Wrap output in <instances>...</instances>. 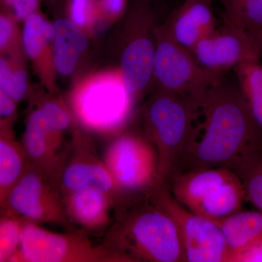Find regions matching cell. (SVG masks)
<instances>
[{"mask_svg":"<svg viewBox=\"0 0 262 262\" xmlns=\"http://www.w3.org/2000/svg\"><path fill=\"white\" fill-rule=\"evenodd\" d=\"M201 117L179 173L221 168L242 179L262 156V130L238 86L222 80L213 84L202 103Z\"/></svg>","mask_w":262,"mask_h":262,"instance_id":"1","label":"cell"},{"mask_svg":"<svg viewBox=\"0 0 262 262\" xmlns=\"http://www.w3.org/2000/svg\"><path fill=\"white\" fill-rule=\"evenodd\" d=\"M201 108L160 88L154 87L144 108L148 139L158 158V180L168 186L180 171L198 130Z\"/></svg>","mask_w":262,"mask_h":262,"instance_id":"2","label":"cell"},{"mask_svg":"<svg viewBox=\"0 0 262 262\" xmlns=\"http://www.w3.org/2000/svg\"><path fill=\"white\" fill-rule=\"evenodd\" d=\"M147 195L114 226L106 246L130 262H186L177 226Z\"/></svg>","mask_w":262,"mask_h":262,"instance_id":"3","label":"cell"},{"mask_svg":"<svg viewBox=\"0 0 262 262\" xmlns=\"http://www.w3.org/2000/svg\"><path fill=\"white\" fill-rule=\"evenodd\" d=\"M69 103L74 119L84 128L112 134L125 126L136 101L117 67L76 81Z\"/></svg>","mask_w":262,"mask_h":262,"instance_id":"4","label":"cell"},{"mask_svg":"<svg viewBox=\"0 0 262 262\" xmlns=\"http://www.w3.org/2000/svg\"><path fill=\"white\" fill-rule=\"evenodd\" d=\"M153 87L170 91L201 108L210 89L222 77L205 70L192 52L178 44L163 24L155 29Z\"/></svg>","mask_w":262,"mask_h":262,"instance_id":"5","label":"cell"},{"mask_svg":"<svg viewBox=\"0 0 262 262\" xmlns=\"http://www.w3.org/2000/svg\"><path fill=\"white\" fill-rule=\"evenodd\" d=\"M147 0H132L124 18L120 69L135 101L153 86L156 13Z\"/></svg>","mask_w":262,"mask_h":262,"instance_id":"6","label":"cell"},{"mask_svg":"<svg viewBox=\"0 0 262 262\" xmlns=\"http://www.w3.org/2000/svg\"><path fill=\"white\" fill-rule=\"evenodd\" d=\"M10 262H130L107 246L86 236L57 233L38 224L24 222L16 251Z\"/></svg>","mask_w":262,"mask_h":262,"instance_id":"7","label":"cell"},{"mask_svg":"<svg viewBox=\"0 0 262 262\" xmlns=\"http://www.w3.org/2000/svg\"><path fill=\"white\" fill-rule=\"evenodd\" d=\"M150 199L173 220L178 229L187 262H228L231 250L215 222L189 211L159 184L147 193Z\"/></svg>","mask_w":262,"mask_h":262,"instance_id":"8","label":"cell"},{"mask_svg":"<svg viewBox=\"0 0 262 262\" xmlns=\"http://www.w3.org/2000/svg\"><path fill=\"white\" fill-rule=\"evenodd\" d=\"M103 161L122 193L147 194L160 184L158 155L149 139L134 134L118 136Z\"/></svg>","mask_w":262,"mask_h":262,"instance_id":"9","label":"cell"},{"mask_svg":"<svg viewBox=\"0 0 262 262\" xmlns=\"http://www.w3.org/2000/svg\"><path fill=\"white\" fill-rule=\"evenodd\" d=\"M0 207L6 215L23 222L64 225L68 222L58 193L47 177L29 164Z\"/></svg>","mask_w":262,"mask_h":262,"instance_id":"10","label":"cell"},{"mask_svg":"<svg viewBox=\"0 0 262 262\" xmlns=\"http://www.w3.org/2000/svg\"><path fill=\"white\" fill-rule=\"evenodd\" d=\"M261 49L256 36L224 24L198 42L191 52L205 70L222 77L229 69L248 62H258Z\"/></svg>","mask_w":262,"mask_h":262,"instance_id":"11","label":"cell"},{"mask_svg":"<svg viewBox=\"0 0 262 262\" xmlns=\"http://www.w3.org/2000/svg\"><path fill=\"white\" fill-rule=\"evenodd\" d=\"M21 31L27 59L32 63L43 87L50 94H56L58 75L53 63V24L39 11L25 19Z\"/></svg>","mask_w":262,"mask_h":262,"instance_id":"12","label":"cell"},{"mask_svg":"<svg viewBox=\"0 0 262 262\" xmlns=\"http://www.w3.org/2000/svg\"><path fill=\"white\" fill-rule=\"evenodd\" d=\"M214 0H184L164 23L178 44L189 51L216 28Z\"/></svg>","mask_w":262,"mask_h":262,"instance_id":"13","label":"cell"},{"mask_svg":"<svg viewBox=\"0 0 262 262\" xmlns=\"http://www.w3.org/2000/svg\"><path fill=\"white\" fill-rule=\"evenodd\" d=\"M63 206L67 217L84 228L97 229L107 225L114 201L97 187H86L65 194Z\"/></svg>","mask_w":262,"mask_h":262,"instance_id":"14","label":"cell"},{"mask_svg":"<svg viewBox=\"0 0 262 262\" xmlns=\"http://www.w3.org/2000/svg\"><path fill=\"white\" fill-rule=\"evenodd\" d=\"M53 27V57L57 75L69 77L75 73L87 51L90 37L67 17L57 19Z\"/></svg>","mask_w":262,"mask_h":262,"instance_id":"15","label":"cell"},{"mask_svg":"<svg viewBox=\"0 0 262 262\" xmlns=\"http://www.w3.org/2000/svg\"><path fill=\"white\" fill-rule=\"evenodd\" d=\"M22 146L31 166L44 174L55 168L58 155L40 110L35 106L26 120Z\"/></svg>","mask_w":262,"mask_h":262,"instance_id":"16","label":"cell"},{"mask_svg":"<svg viewBox=\"0 0 262 262\" xmlns=\"http://www.w3.org/2000/svg\"><path fill=\"white\" fill-rule=\"evenodd\" d=\"M61 186L65 194L86 187L99 188L114 201L122 194L103 161L90 158H78L69 164L62 173Z\"/></svg>","mask_w":262,"mask_h":262,"instance_id":"17","label":"cell"},{"mask_svg":"<svg viewBox=\"0 0 262 262\" xmlns=\"http://www.w3.org/2000/svg\"><path fill=\"white\" fill-rule=\"evenodd\" d=\"M215 222L223 232L231 253L262 237V211L260 210L239 211Z\"/></svg>","mask_w":262,"mask_h":262,"instance_id":"18","label":"cell"},{"mask_svg":"<svg viewBox=\"0 0 262 262\" xmlns=\"http://www.w3.org/2000/svg\"><path fill=\"white\" fill-rule=\"evenodd\" d=\"M28 165L21 145L15 139L0 136V203Z\"/></svg>","mask_w":262,"mask_h":262,"instance_id":"19","label":"cell"},{"mask_svg":"<svg viewBox=\"0 0 262 262\" xmlns=\"http://www.w3.org/2000/svg\"><path fill=\"white\" fill-rule=\"evenodd\" d=\"M223 7L226 25L244 29L258 38L262 30V0H216Z\"/></svg>","mask_w":262,"mask_h":262,"instance_id":"20","label":"cell"},{"mask_svg":"<svg viewBox=\"0 0 262 262\" xmlns=\"http://www.w3.org/2000/svg\"><path fill=\"white\" fill-rule=\"evenodd\" d=\"M27 60L26 56H0V89L16 103L30 94Z\"/></svg>","mask_w":262,"mask_h":262,"instance_id":"21","label":"cell"},{"mask_svg":"<svg viewBox=\"0 0 262 262\" xmlns=\"http://www.w3.org/2000/svg\"><path fill=\"white\" fill-rule=\"evenodd\" d=\"M234 69L239 89L255 121L262 130V66L258 62H248Z\"/></svg>","mask_w":262,"mask_h":262,"instance_id":"22","label":"cell"},{"mask_svg":"<svg viewBox=\"0 0 262 262\" xmlns=\"http://www.w3.org/2000/svg\"><path fill=\"white\" fill-rule=\"evenodd\" d=\"M35 100V106L46 120L53 146L58 151L63 141V133L70 128L73 121V115L63 101L53 96L37 97Z\"/></svg>","mask_w":262,"mask_h":262,"instance_id":"23","label":"cell"},{"mask_svg":"<svg viewBox=\"0 0 262 262\" xmlns=\"http://www.w3.org/2000/svg\"><path fill=\"white\" fill-rule=\"evenodd\" d=\"M67 18L89 37L102 28L98 0H64Z\"/></svg>","mask_w":262,"mask_h":262,"instance_id":"24","label":"cell"},{"mask_svg":"<svg viewBox=\"0 0 262 262\" xmlns=\"http://www.w3.org/2000/svg\"><path fill=\"white\" fill-rule=\"evenodd\" d=\"M19 24L9 12L0 10V56H26Z\"/></svg>","mask_w":262,"mask_h":262,"instance_id":"25","label":"cell"},{"mask_svg":"<svg viewBox=\"0 0 262 262\" xmlns=\"http://www.w3.org/2000/svg\"><path fill=\"white\" fill-rule=\"evenodd\" d=\"M23 223L10 215L0 216V262L10 261L16 251Z\"/></svg>","mask_w":262,"mask_h":262,"instance_id":"26","label":"cell"},{"mask_svg":"<svg viewBox=\"0 0 262 262\" xmlns=\"http://www.w3.org/2000/svg\"><path fill=\"white\" fill-rule=\"evenodd\" d=\"M246 198L262 211V156L242 178Z\"/></svg>","mask_w":262,"mask_h":262,"instance_id":"27","label":"cell"},{"mask_svg":"<svg viewBox=\"0 0 262 262\" xmlns=\"http://www.w3.org/2000/svg\"><path fill=\"white\" fill-rule=\"evenodd\" d=\"M101 25L110 27L123 18L128 8L129 0H98Z\"/></svg>","mask_w":262,"mask_h":262,"instance_id":"28","label":"cell"},{"mask_svg":"<svg viewBox=\"0 0 262 262\" xmlns=\"http://www.w3.org/2000/svg\"><path fill=\"white\" fill-rule=\"evenodd\" d=\"M228 262H262V237L231 253Z\"/></svg>","mask_w":262,"mask_h":262,"instance_id":"29","label":"cell"},{"mask_svg":"<svg viewBox=\"0 0 262 262\" xmlns=\"http://www.w3.org/2000/svg\"><path fill=\"white\" fill-rule=\"evenodd\" d=\"M41 1L42 0H17L9 13L19 23H23L31 15L40 11Z\"/></svg>","mask_w":262,"mask_h":262,"instance_id":"30","label":"cell"},{"mask_svg":"<svg viewBox=\"0 0 262 262\" xmlns=\"http://www.w3.org/2000/svg\"><path fill=\"white\" fill-rule=\"evenodd\" d=\"M17 104L9 95L0 89V113L13 122L16 120Z\"/></svg>","mask_w":262,"mask_h":262,"instance_id":"31","label":"cell"},{"mask_svg":"<svg viewBox=\"0 0 262 262\" xmlns=\"http://www.w3.org/2000/svg\"><path fill=\"white\" fill-rule=\"evenodd\" d=\"M13 122L0 113V136L15 139Z\"/></svg>","mask_w":262,"mask_h":262,"instance_id":"32","label":"cell"},{"mask_svg":"<svg viewBox=\"0 0 262 262\" xmlns=\"http://www.w3.org/2000/svg\"><path fill=\"white\" fill-rule=\"evenodd\" d=\"M16 1L17 0H3L2 10L9 12Z\"/></svg>","mask_w":262,"mask_h":262,"instance_id":"33","label":"cell"},{"mask_svg":"<svg viewBox=\"0 0 262 262\" xmlns=\"http://www.w3.org/2000/svg\"><path fill=\"white\" fill-rule=\"evenodd\" d=\"M258 40L260 41V43H261V48H262V30H261V32L259 33V34H258Z\"/></svg>","mask_w":262,"mask_h":262,"instance_id":"34","label":"cell"},{"mask_svg":"<svg viewBox=\"0 0 262 262\" xmlns=\"http://www.w3.org/2000/svg\"><path fill=\"white\" fill-rule=\"evenodd\" d=\"M5 215V213L4 211H3V208L0 207V216H2V215Z\"/></svg>","mask_w":262,"mask_h":262,"instance_id":"35","label":"cell"},{"mask_svg":"<svg viewBox=\"0 0 262 262\" xmlns=\"http://www.w3.org/2000/svg\"><path fill=\"white\" fill-rule=\"evenodd\" d=\"M147 1L150 2V3H154V2L163 1V0H147Z\"/></svg>","mask_w":262,"mask_h":262,"instance_id":"36","label":"cell"},{"mask_svg":"<svg viewBox=\"0 0 262 262\" xmlns=\"http://www.w3.org/2000/svg\"><path fill=\"white\" fill-rule=\"evenodd\" d=\"M3 0H0V10H2V7H3Z\"/></svg>","mask_w":262,"mask_h":262,"instance_id":"37","label":"cell"},{"mask_svg":"<svg viewBox=\"0 0 262 262\" xmlns=\"http://www.w3.org/2000/svg\"><path fill=\"white\" fill-rule=\"evenodd\" d=\"M63 1H64V0H63Z\"/></svg>","mask_w":262,"mask_h":262,"instance_id":"38","label":"cell"}]
</instances>
